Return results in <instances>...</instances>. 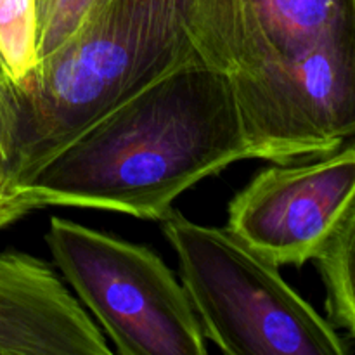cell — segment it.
Instances as JSON below:
<instances>
[{"mask_svg": "<svg viewBox=\"0 0 355 355\" xmlns=\"http://www.w3.org/2000/svg\"><path fill=\"white\" fill-rule=\"evenodd\" d=\"M241 159H262L232 73L189 62L90 121L23 187L42 207L165 220L177 198Z\"/></svg>", "mask_w": 355, "mask_h": 355, "instance_id": "1", "label": "cell"}, {"mask_svg": "<svg viewBox=\"0 0 355 355\" xmlns=\"http://www.w3.org/2000/svg\"><path fill=\"white\" fill-rule=\"evenodd\" d=\"M189 62L252 73L248 0H106L19 85L7 82L21 184L90 121Z\"/></svg>", "mask_w": 355, "mask_h": 355, "instance_id": "2", "label": "cell"}, {"mask_svg": "<svg viewBox=\"0 0 355 355\" xmlns=\"http://www.w3.org/2000/svg\"><path fill=\"white\" fill-rule=\"evenodd\" d=\"M163 234L205 338L229 355H347V340L227 227L173 210Z\"/></svg>", "mask_w": 355, "mask_h": 355, "instance_id": "3", "label": "cell"}, {"mask_svg": "<svg viewBox=\"0 0 355 355\" xmlns=\"http://www.w3.org/2000/svg\"><path fill=\"white\" fill-rule=\"evenodd\" d=\"M49 252L76 300L121 355L208 354L182 283L151 248L52 217Z\"/></svg>", "mask_w": 355, "mask_h": 355, "instance_id": "4", "label": "cell"}, {"mask_svg": "<svg viewBox=\"0 0 355 355\" xmlns=\"http://www.w3.org/2000/svg\"><path fill=\"white\" fill-rule=\"evenodd\" d=\"M355 214V149L347 141L321 159L260 170L227 210V229L276 266H304Z\"/></svg>", "mask_w": 355, "mask_h": 355, "instance_id": "5", "label": "cell"}, {"mask_svg": "<svg viewBox=\"0 0 355 355\" xmlns=\"http://www.w3.org/2000/svg\"><path fill=\"white\" fill-rule=\"evenodd\" d=\"M113 352L85 309L47 262L0 252V355Z\"/></svg>", "mask_w": 355, "mask_h": 355, "instance_id": "6", "label": "cell"}, {"mask_svg": "<svg viewBox=\"0 0 355 355\" xmlns=\"http://www.w3.org/2000/svg\"><path fill=\"white\" fill-rule=\"evenodd\" d=\"M248 7L253 69L248 76L232 82L255 144L257 120L277 71L315 47L354 42L355 21L354 0H248Z\"/></svg>", "mask_w": 355, "mask_h": 355, "instance_id": "7", "label": "cell"}, {"mask_svg": "<svg viewBox=\"0 0 355 355\" xmlns=\"http://www.w3.org/2000/svg\"><path fill=\"white\" fill-rule=\"evenodd\" d=\"M354 250L355 214H350L312 259L326 288L329 322L349 333L350 338L355 336Z\"/></svg>", "mask_w": 355, "mask_h": 355, "instance_id": "8", "label": "cell"}, {"mask_svg": "<svg viewBox=\"0 0 355 355\" xmlns=\"http://www.w3.org/2000/svg\"><path fill=\"white\" fill-rule=\"evenodd\" d=\"M35 0H0V76L19 85L40 61Z\"/></svg>", "mask_w": 355, "mask_h": 355, "instance_id": "9", "label": "cell"}, {"mask_svg": "<svg viewBox=\"0 0 355 355\" xmlns=\"http://www.w3.org/2000/svg\"><path fill=\"white\" fill-rule=\"evenodd\" d=\"M40 208V201L21 186L17 177L12 101L9 83L0 76V231Z\"/></svg>", "mask_w": 355, "mask_h": 355, "instance_id": "10", "label": "cell"}, {"mask_svg": "<svg viewBox=\"0 0 355 355\" xmlns=\"http://www.w3.org/2000/svg\"><path fill=\"white\" fill-rule=\"evenodd\" d=\"M106 0H69L64 9L61 10L54 23L49 26V30L42 35L40 45V59L51 54L55 47L68 40L82 24L90 19L94 12L99 9Z\"/></svg>", "mask_w": 355, "mask_h": 355, "instance_id": "11", "label": "cell"}, {"mask_svg": "<svg viewBox=\"0 0 355 355\" xmlns=\"http://www.w3.org/2000/svg\"><path fill=\"white\" fill-rule=\"evenodd\" d=\"M68 2L69 0H35L38 19V35H40V38L49 30V26L54 23L55 17L61 14V10L64 9ZM38 45H40V42H38Z\"/></svg>", "mask_w": 355, "mask_h": 355, "instance_id": "12", "label": "cell"}]
</instances>
